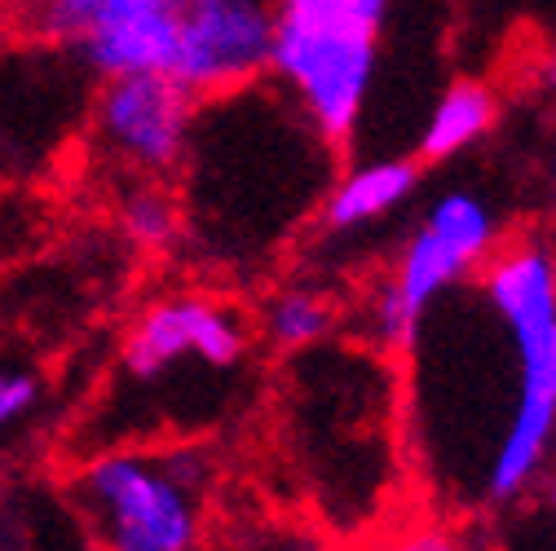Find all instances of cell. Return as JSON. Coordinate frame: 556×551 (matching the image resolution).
I'll return each mask as SVG.
<instances>
[{"instance_id":"1","label":"cell","mask_w":556,"mask_h":551,"mask_svg":"<svg viewBox=\"0 0 556 551\" xmlns=\"http://www.w3.org/2000/svg\"><path fill=\"white\" fill-rule=\"evenodd\" d=\"M318 128L269 80L207 98L177 172L181 243L222 269H256L283 252L331 185Z\"/></svg>"},{"instance_id":"2","label":"cell","mask_w":556,"mask_h":551,"mask_svg":"<svg viewBox=\"0 0 556 551\" xmlns=\"http://www.w3.org/2000/svg\"><path fill=\"white\" fill-rule=\"evenodd\" d=\"M27 27L98 80L151 72L207 102L269 76L274 0H27Z\"/></svg>"},{"instance_id":"3","label":"cell","mask_w":556,"mask_h":551,"mask_svg":"<svg viewBox=\"0 0 556 551\" xmlns=\"http://www.w3.org/2000/svg\"><path fill=\"white\" fill-rule=\"evenodd\" d=\"M66 495L98 551H199L213 472L194 446L115 441L80 459Z\"/></svg>"},{"instance_id":"4","label":"cell","mask_w":556,"mask_h":551,"mask_svg":"<svg viewBox=\"0 0 556 551\" xmlns=\"http://www.w3.org/2000/svg\"><path fill=\"white\" fill-rule=\"evenodd\" d=\"M389 5L393 0H274L265 80L336 151L354 142L367 115Z\"/></svg>"},{"instance_id":"5","label":"cell","mask_w":556,"mask_h":551,"mask_svg":"<svg viewBox=\"0 0 556 551\" xmlns=\"http://www.w3.org/2000/svg\"><path fill=\"white\" fill-rule=\"evenodd\" d=\"M500 243L504 226L491 203L464 185L442 190L425 208L420 226L406 234L371 305V339L384 354H410L442 296L477 279Z\"/></svg>"},{"instance_id":"6","label":"cell","mask_w":556,"mask_h":551,"mask_svg":"<svg viewBox=\"0 0 556 551\" xmlns=\"http://www.w3.org/2000/svg\"><path fill=\"white\" fill-rule=\"evenodd\" d=\"M252 318L222 292L173 287L132 313L119 344V380L132 393H160L173 380H226L252 354Z\"/></svg>"},{"instance_id":"7","label":"cell","mask_w":556,"mask_h":551,"mask_svg":"<svg viewBox=\"0 0 556 551\" xmlns=\"http://www.w3.org/2000/svg\"><path fill=\"white\" fill-rule=\"evenodd\" d=\"M199 106L203 102L168 76H106L89 111V151L98 168L119 185L177 181Z\"/></svg>"},{"instance_id":"8","label":"cell","mask_w":556,"mask_h":551,"mask_svg":"<svg viewBox=\"0 0 556 551\" xmlns=\"http://www.w3.org/2000/svg\"><path fill=\"white\" fill-rule=\"evenodd\" d=\"M420 159H402V155H384V159H367L331 177L323 203H318V226L327 234H358L371 230L380 221H389L402 203L420 190Z\"/></svg>"},{"instance_id":"9","label":"cell","mask_w":556,"mask_h":551,"mask_svg":"<svg viewBox=\"0 0 556 551\" xmlns=\"http://www.w3.org/2000/svg\"><path fill=\"white\" fill-rule=\"evenodd\" d=\"M500 124V93L481 80H455L429 111L420 142H415V159L420 164H446L472 151L481 137H491Z\"/></svg>"},{"instance_id":"10","label":"cell","mask_w":556,"mask_h":551,"mask_svg":"<svg viewBox=\"0 0 556 551\" xmlns=\"http://www.w3.org/2000/svg\"><path fill=\"white\" fill-rule=\"evenodd\" d=\"M336 305L309 283H278L261 296L252 331L278 354H309L331 335Z\"/></svg>"},{"instance_id":"11","label":"cell","mask_w":556,"mask_h":551,"mask_svg":"<svg viewBox=\"0 0 556 551\" xmlns=\"http://www.w3.org/2000/svg\"><path fill=\"white\" fill-rule=\"evenodd\" d=\"M115 213L124 234L147 247L164 252L181 243V208H177V190L168 181H128L115 194Z\"/></svg>"},{"instance_id":"12","label":"cell","mask_w":556,"mask_h":551,"mask_svg":"<svg viewBox=\"0 0 556 551\" xmlns=\"http://www.w3.org/2000/svg\"><path fill=\"white\" fill-rule=\"evenodd\" d=\"M45 397H49L45 371L23 354L0 349V454L27 437V428L45 410Z\"/></svg>"},{"instance_id":"13","label":"cell","mask_w":556,"mask_h":551,"mask_svg":"<svg viewBox=\"0 0 556 551\" xmlns=\"http://www.w3.org/2000/svg\"><path fill=\"white\" fill-rule=\"evenodd\" d=\"M384 551H477L472 534L446 521H429V525H410L402 529L393 542H384Z\"/></svg>"},{"instance_id":"14","label":"cell","mask_w":556,"mask_h":551,"mask_svg":"<svg viewBox=\"0 0 556 551\" xmlns=\"http://www.w3.org/2000/svg\"><path fill=\"white\" fill-rule=\"evenodd\" d=\"M543 371H547V388L556 393V335H552V344H547V354H543Z\"/></svg>"},{"instance_id":"15","label":"cell","mask_w":556,"mask_h":551,"mask_svg":"<svg viewBox=\"0 0 556 551\" xmlns=\"http://www.w3.org/2000/svg\"><path fill=\"white\" fill-rule=\"evenodd\" d=\"M543 80H547V89H556V44H552V53H547V66H543Z\"/></svg>"},{"instance_id":"16","label":"cell","mask_w":556,"mask_h":551,"mask_svg":"<svg viewBox=\"0 0 556 551\" xmlns=\"http://www.w3.org/2000/svg\"><path fill=\"white\" fill-rule=\"evenodd\" d=\"M547 503H552V512H556V472H547Z\"/></svg>"},{"instance_id":"17","label":"cell","mask_w":556,"mask_h":551,"mask_svg":"<svg viewBox=\"0 0 556 551\" xmlns=\"http://www.w3.org/2000/svg\"><path fill=\"white\" fill-rule=\"evenodd\" d=\"M552 260H556V243H552Z\"/></svg>"}]
</instances>
